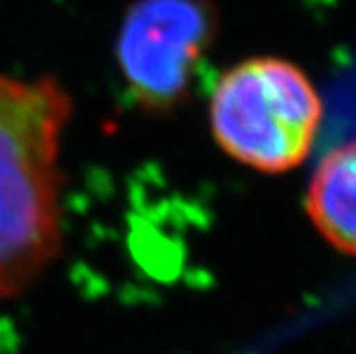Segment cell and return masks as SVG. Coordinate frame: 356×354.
Here are the masks:
<instances>
[{
	"label": "cell",
	"instance_id": "1",
	"mask_svg": "<svg viewBox=\"0 0 356 354\" xmlns=\"http://www.w3.org/2000/svg\"><path fill=\"white\" fill-rule=\"evenodd\" d=\"M71 94L54 77L0 73V303L24 295L62 252V137Z\"/></svg>",
	"mask_w": 356,
	"mask_h": 354
},
{
	"label": "cell",
	"instance_id": "2",
	"mask_svg": "<svg viewBox=\"0 0 356 354\" xmlns=\"http://www.w3.org/2000/svg\"><path fill=\"white\" fill-rule=\"evenodd\" d=\"M320 94L293 62L245 60L226 73L211 96V131L237 163L284 173L307 158L322 122Z\"/></svg>",
	"mask_w": 356,
	"mask_h": 354
},
{
	"label": "cell",
	"instance_id": "3",
	"mask_svg": "<svg viewBox=\"0 0 356 354\" xmlns=\"http://www.w3.org/2000/svg\"><path fill=\"white\" fill-rule=\"evenodd\" d=\"M218 32L209 0H137L128 9L118 64L137 105L147 113H171L190 94L199 62Z\"/></svg>",
	"mask_w": 356,
	"mask_h": 354
},
{
	"label": "cell",
	"instance_id": "4",
	"mask_svg": "<svg viewBox=\"0 0 356 354\" xmlns=\"http://www.w3.org/2000/svg\"><path fill=\"white\" fill-rule=\"evenodd\" d=\"M307 214L333 248L356 256V137L320 160L307 190Z\"/></svg>",
	"mask_w": 356,
	"mask_h": 354
}]
</instances>
